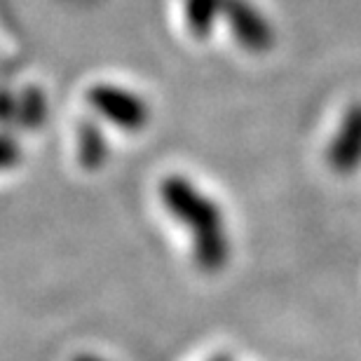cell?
Returning a JSON list of instances; mask_svg holds the SVG:
<instances>
[{
  "instance_id": "cell-9",
  "label": "cell",
  "mask_w": 361,
  "mask_h": 361,
  "mask_svg": "<svg viewBox=\"0 0 361 361\" xmlns=\"http://www.w3.org/2000/svg\"><path fill=\"white\" fill-rule=\"evenodd\" d=\"M12 122H17V97L7 87H0V125L7 127Z\"/></svg>"
},
{
  "instance_id": "cell-5",
  "label": "cell",
  "mask_w": 361,
  "mask_h": 361,
  "mask_svg": "<svg viewBox=\"0 0 361 361\" xmlns=\"http://www.w3.org/2000/svg\"><path fill=\"white\" fill-rule=\"evenodd\" d=\"M183 24L195 40H204L214 33L216 21L223 19V0H183Z\"/></svg>"
},
{
  "instance_id": "cell-4",
  "label": "cell",
  "mask_w": 361,
  "mask_h": 361,
  "mask_svg": "<svg viewBox=\"0 0 361 361\" xmlns=\"http://www.w3.org/2000/svg\"><path fill=\"white\" fill-rule=\"evenodd\" d=\"M329 162L336 171H343V174L361 164V104H355L345 113L343 125L329 148Z\"/></svg>"
},
{
  "instance_id": "cell-8",
  "label": "cell",
  "mask_w": 361,
  "mask_h": 361,
  "mask_svg": "<svg viewBox=\"0 0 361 361\" xmlns=\"http://www.w3.org/2000/svg\"><path fill=\"white\" fill-rule=\"evenodd\" d=\"M21 160V148L19 143L12 139L10 134L0 132V171H7L17 167Z\"/></svg>"
},
{
  "instance_id": "cell-11",
  "label": "cell",
  "mask_w": 361,
  "mask_h": 361,
  "mask_svg": "<svg viewBox=\"0 0 361 361\" xmlns=\"http://www.w3.org/2000/svg\"><path fill=\"white\" fill-rule=\"evenodd\" d=\"M209 361H233V357H230V355H216V357H212Z\"/></svg>"
},
{
  "instance_id": "cell-1",
  "label": "cell",
  "mask_w": 361,
  "mask_h": 361,
  "mask_svg": "<svg viewBox=\"0 0 361 361\" xmlns=\"http://www.w3.org/2000/svg\"><path fill=\"white\" fill-rule=\"evenodd\" d=\"M167 212L192 237V256L202 272H221L230 261V237L221 207L185 176H167L160 183Z\"/></svg>"
},
{
  "instance_id": "cell-7",
  "label": "cell",
  "mask_w": 361,
  "mask_h": 361,
  "mask_svg": "<svg viewBox=\"0 0 361 361\" xmlns=\"http://www.w3.org/2000/svg\"><path fill=\"white\" fill-rule=\"evenodd\" d=\"M47 120V99L35 87L24 90L17 97V125L24 129H38Z\"/></svg>"
},
{
  "instance_id": "cell-6",
  "label": "cell",
  "mask_w": 361,
  "mask_h": 361,
  "mask_svg": "<svg viewBox=\"0 0 361 361\" xmlns=\"http://www.w3.org/2000/svg\"><path fill=\"white\" fill-rule=\"evenodd\" d=\"M108 160V143L99 125L94 122H82L78 127V162L82 169H99Z\"/></svg>"
},
{
  "instance_id": "cell-10",
  "label": "cell",
  "mask_w": 361,
  "mask_h": 361,
  "mask_svg": "<svg viewBox=\"0 0 361 361\" xmlns=\"http://www.w3.org/2000/svg\"><path fill=\"white\" fill-rule=\"evenodd\" d=\"M73 361H106V359H101V357H94V355H78Z\"/></svg>"
},
{
  "instance_id": "cell-3",
  "label": "cell",
  "mask_w": 361,
  "mask_h": 361,
  "mask_svg": "<svg viewBox=\"0 0 361 361\" xmlns=\"http://www.w3.org/2000/svg\"><path fill=\"white\" fill-rule=\"evenodd\" d=\"M223 19L244 52L265 54L274 47L277 35L270 19L251 0H223Z\"/></svg>"
},
{
  "instance_id": "cell-2",
  "label": "cell",
  "mask_w": 361,
  "mask_h": 361,
  "mask_svg": "<svg viewBox=\"0 0 361 361\" xmlns=\"http://www.w3.org/2000/svg\"><path fill=\"white\" fill-rule=\"evenodd\" d=\"M87 104L101 118L125 132H141L150 120V108L141 94L113 82H99L87 90Z\"/></svg>"
}]
</instances>
